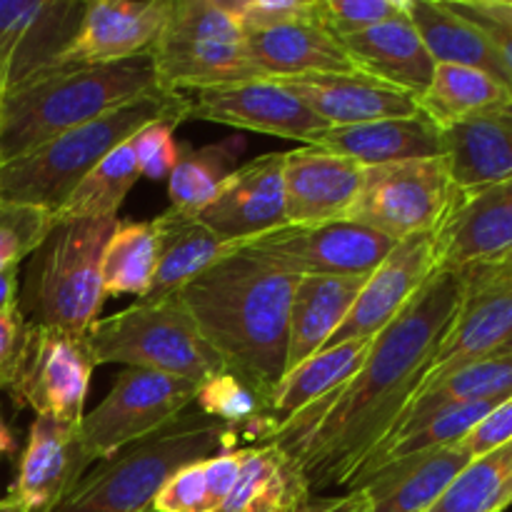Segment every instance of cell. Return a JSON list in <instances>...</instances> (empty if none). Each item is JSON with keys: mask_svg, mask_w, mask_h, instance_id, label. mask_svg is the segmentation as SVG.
Listing matches in <instances>:
<instances>
[{"mask_svg": "<svg viewBox=\"0 0 512 512\" xmlns=\"http://www.w3.org/2000/svg\"><path fill=\"white\" fill-rule=\"evenodd\" d=\"M463 288V270H435L408 308L373 340L353 378L273 425L255 445H275L313 495L353 488L423 388Z\"/></svg>", "mask_w": 512, "mask_h": 512, "instance_id": "1", "label": "cell"}, {"mask_svg": "<svg viewBox=\"0 0 512 512\" xmlns=\"http://www.w3.org/2000/svg\"><path fill=\"white\" fill-rule=\"evenodd\" d=\"M300 278L230 248L178 293L225 370L270 405L288 365L290 305Z\"/></svg>", "mask_w": 512, "mask_h": 512, "instance_id": "2", "label": "cell"}, {"mask_svg": "<svg viewBox=\"0 0 512 512\" xmlns=\"http://www.w3.org/2000/svg\"><path fill=\"white\" fill-rule=\"evenodd\" d=\"M158 90L165 88L150 55L38 75L0 95V163Z\"/></svg>", "mask_w": 512, "mask_h": 512, "instance_id": "3", "label": "cell"}, {"mask_svg": "<svg viewBox=\"0 0 512 512\" xmlns=\"http://www.w3.org/2000/svg\"><path fill=\"white\" fill-rule=\"evenodd\" d=\"M188 95L158 90L78 125L20 158L0 163V203L58 213L80 180L150 123L188 120Z\"/></svg>", "mask_w": 512, "mask_h": 512, "instance_id": "4", "label": "cell"}, {"mask_svg": "<svg viewBox=\"0 0 512 512\" xmlns=\"http://www.w3.org/2000/svg\"><path fill=\"white\" fill-rule=\"evenodd\" d=\"M238 440V428L188 410L160 433L95 463L48 512H150L155 495L175 470L220 448H238Z\"/></svg>", "mask_w": 512, "mask_h": 512, "instance_id": "5", "label": "cell"}, {"mask_svg": "<svg viewBox=\"0 0 512 512\" xmlns=\"http://www.w3.org/2000/svg\"><path fill=\"white\" fill-rule=\"evenodd\" d=\"M120 220H58L28 258L18 308L28 325L88 338L105 303L103 250Z\"/></svg>", "mask_w": 512, "mask_h": 512, "instance_id": "6", "label": "cell"}, {"mask_svg": "<svg viewBox=\"0 0 512 512\" xmlns=\"http://www.w3.org/2000/svg\"><path fill=\"white\" fill-rule=\"evenodd\" d=\"M85 340L95 365L118 363L195 385L225 370L178 295L153 303L140 300L110 318H98Z\"/></svg>", "mask_w": 512, "mask_h": 512, "instance_id": "7", "label": "cell"}, {"mask_svg": "<svg viewBox=\"0 0 512 512\" xmlns=\"http://www.w3.org/2000/svg\"><path fill=\"white\" fill-rule=\"evenodd\" d=\"M150 58L160 85L180 95L265 80L225 0H173Z\"/></svg>", "mask_w": 512, "mask_h": 512, "instance_id": "8", "label": "cell"}, {"mask_svg": "<svg viewBox=\"0 0 512 512\" xmlns=\"http://www.w3.org/2000/svg\"><path fill=\"white\" fill-rule=\"evenodd\" d=\"M458 198L443 158L375 165L363 168V185L345 220L400 243L413 235L438 233Z\"/></svg>", "mask_w": 512, "mask_h": 512, "instance_id": "9", "label": "cell"}, {"mask_svg": "<svg viewBox=\"0 0 512 512\" xmlns=\"http://www.w3.org/2000/svg\"><path fill=\"white\" fill-rule=\"evenodd\" d=\"M198 385L183 378L125 368L110 393L83 415L80 438L95 463L118 455L138 440L160 433L195 405Z\"/></svg>", "mask_w": 512, "mask_h": 512, "instance_id": "10", "label": "cell"}, {"mask_svg": "<svg viewBox=\"0 0 512 512\" xmlns=\"http://www.w3.org/2000/svg\"><path fill=\"white\" fill-rule=\"evenodd\" d=\"M395 245L378 230L353 220H335L323 225H283L230 248L245 250L295 278H365Z\"/></svg>", "mask_w": 512, "mask_h": 512, "instance_id": "11", "label": "cell"}, {"mask_svg": "<svg viewBox=\"0 0 512 512\" xmlns=\"http://www.w3.org/2000/svg\"><path fill=\"white\" fill-rule=\"evenodd\" d=\"M93 368L95 360L85 338L28 325L5 390L15 408L33 410L35 418L80 423Z\"/></svg>", "mask_w": 512, "mask_h": 512, "instance_id": "12", "label": "cell"}, {"mask_svg": "<svg viewBox=\"0 0 512 512\" xmlns=\"http://www.w3.org/2000/svg\"><path fill=\"white\" fill-rule=\"evenodd\" d=\"M463 273V300L435 353L423 388L440 383L485 355H493L512 333V265H473L463 268Z\"/></svg>", "mask_w": 512, "mask_h": 512, "instance_id": "13", "label": "cell"}, {"mask_svg": "<svg viewBox=\"0 0 512 512\" xmlns=\"http://www.w3.org/2000/svg\"><path fill=\"white\" fill-rule=\"evenodd\" d=\"M83 13L80 0H0V95L58 70Z\"/></svg>", "mask_w": 512, "mask_h": 512, "instance_id": "14", "label": "cell"}, {"mask_svg": "<svg viewBox=\"0 0 512 512\" xmlns=\"http://www.w3.org/2000/svg\"><path fill=\"white\" fill-rule=\"evenodd\" d=\"M188 118L318 145L330 125L278 80H250L188 95Z\"/></svg>", "mask_w": 512, "mask_h": 512, "instance_id": "15", "label": "cell"}, {"mask_svg": "<svg viewBox=\"0 0 512 512\" xmlns=\"http://www.w3.org/2000/svg\"><path fill=\"white\" fill-rule=\"evenodd\" d=\"M435 270H438L435 235H413L400 240L388 258L365 278L348 318L325 348L378 338L408 308L410 300L418 295Z\"/></svg>", "mask_w": 512, "mask_h": 512, "instance_id": "16", "label": "cell"}, {"mask_svg": "<svg viewBox=\"0 0 512 512\" xmlns=\"http://www.w3.org/2000/svg\"><path fill=\"white\" fill-rule=\"evenodd\" d=\"M285 153H268L238 165L213 200L198 213L200 223L235 245L260 238L285 223Z\"/></svg>", "mask_w": 512, "mask_h": 512, "instance_id": "17", "label": "cell"}, {"mask_svg": "<svg viewBox=\"0 0 512 512\" xmlns=\"http://www.w3.org/2000/svg\"><path fill=\"white\" fill-rule=\"evenodd\" d=\"M173 0H93L58 68L108 65L150 55L168 23Z\"/></svg>", "mask_w": 512, "mask_h": 512, "instance_id": "18", "label": "cell"}, {"mask_svg": "<svg viewBox=\"0 0 512 512\" xmlns=\"http://www.w3.org/2000/svg\"><path fill=\"white\" fill-rule=\"evenodd\" d=\"M93 465L95 460L80 438V423L35 418L8 498L15 500L23 512H48Z\"/></svg>", "mask_w": 512, "mask_h": 512, "instance_id": "19", "label": "cell"}, {"mask_svg": "<svg viewBox=\"0 0 512 512\" xmlns=\"http://www.w3.org/2000/svg\"><path fill=\"white\" fill-rule=\"evenodd\" d=\"M438 268L500 263L512 253V178L460 195L435 233Z\"/></svg>", "mask_w": 512, "mask_h": 512, "instance_id": "20", "label": "cell"}, {"mask_svg": "<svg viewBox=\"0 0 512 512\" xmlns=\"http://www.w3.org/2000/svg\"><path fill=\"white\" fill-rule=\"evenodd\" d=\"M363 185V168L338 153L305 145L288 150L283 165L285 223L323 225L345 220Z\"/></svg>", "mask_w": 512, "mask_h": 512, "instance_id": "21", "label": "cell"}, {"mask_svg": "<svg viewBox=\"0 0 512 512\" xmlns=\"http://www.w3.org/2000/svg\"><path fill=\"white\" fill-rule=\"evenodd\" d=\"M473 460L465 443L403 455L375 465L350 490H363L370 512H428Z\"/></svg>", "mask_w": 512, "mask_h": 512, "instance_id": "22", "label": "cell"}, {"mask_svg": "<svg viewBox=\"0 0 512 512\" xmlns=\"http://www.w3.org/2000/svg\"><path fill=\"white\" fill-rule=\"evenodd\" d=\"M278 83L298 95L330 128L423 115L415 95L365 73L303 75V78H288Z\"/></svg>", "mask_w": 512, "mask_h": 512, "instance_id": "23", "label": "cell"}, {"mask_svg": "<svg viewBox=\"0 0 512 512\" xmlns=\"http://www.w3.org/2000/svg\"><path fill=\"white\" fill-rule=\"evenodd\" d=\"M248 55L265 80L303 75L360 73L343 40L318 18L293 20L275 28L245 33Z\"/></svg>", "mask_w": 512, "mask_h": 512, "instance_id": "24", "label": "cell"}, {"mask_svg": "<svg viewBox=\"0 0 512 512\" xmlns=\"http://www.w3.org/2000/svg\"><path fill=\"white\" fill-rule=\"evenodd\" d=\"M440 140L460 195L512 178V105L440 128Z\"/></svg>", "mask_w": 512, "mask_h": 512, "instance_id": "25", "label": "cell"}, {"mask_svg": "<svg viewBox=\"0 0 512 512\" xmlns=\"http://www.w3.org/2000/svg\"><path fill=\"white\" fill-rule=\"evenodd\" d=\"M340 40L360 73L395 85L415 98H420L433 80L438 63L428 53L408 13Z\"/></svg>", "mask_w": 512, "mask_h": 512, "instance_id": "26", "label": "cell"}, {"mask_svg": "<svg viewBox=\"0 0 512 512\" xmlns=\"http://www.w3.org/2000/svg\"><path fill=\"white\" fill-rule=\"evenodd\" d=\"M318 145L330 153L353 160L360 168L405 163V160L443 158L440 128L428 115L330 128Z\"/></svg>", "mask_w": 512, "mask_h": 512, "instance_id": "27", "label": "cell"}, {"mask_svg": "<svg viewBox=\"0 0 512 512\" xmlns=\"http://www.w3.org/2000/svg\"><path fill=\"white\" fill-rule=\"evenodd\" d=\"M368 278V275H365ZM365 278H300L290 305L288 365L285 373L298 368L330 343L343 320L348 318Z\"/></svg>", "mask_w": 512, "mask_h": 512, "instance_id": "28", "label": "cell"}, {"mask_svg": "<svg viewBox=\"0 0 512 512\" xmlns=\"http://www.w3.org/2000/svg\"><path fill=\"white\" fill-rule=\"evenodd\" d=\"M158 235V268L153 285L143 300H163L178 295L195 275L223 258L230 243L220 240L210 228L200 223L198 215L168 208L153 218Z\"/></svg>", "mask_w": 512, "mask_h": 512, "instance_id": "29", "label": "cell"}, {"mask_svg": "<svg viewBox=\"0 0 512 512\" xmlns=\"http://www.w3.org/2000/svg\"><path fill=\"white\" fill-rule=\"evenodd\" d=\"M405 13L435 63L483 70L512 90L508 73L488 38L468 20L455 15L443 0H405Z\"/></svg>", "mask_w": 512, "mask_h": 512, "instance_id": "30", "label": "cell"}, {"mask_svg": "<svg viewBox=\"0 0 512 512\" xmlns=\"http://www.w3.org/2000/svg\"><path fill=\"white\" fill-rule=\"evenodd\" d=\"M418 105L438 128H448L493 110L510 108L512 90L483 70L438 63Z\"/></svg>", "mask_w": 512, "mask_h": 512, "instance_id": "31", "label": "cell"}, {"mask_svg": "<svg viewBox=\"0 0 512 512\" xmlns=\"http://www.w3.org/2000/svg\"><path fill=\"white\" fill-rule=\"evenodd\" d=\"M303 475L275 445L240 448V475L220 512H280L308 495Z\"/></svg>", "mask_w": 512, "mask_h": 512, "instance_id": "32", "label": "cell"}, {"mask_svg": "<svg viewBox=\"0 0 512 512\" xmlns=\"http://www.w3.org/2000/svg\"><path fill=\"white\" fill-rule=\"evenodd\" d=\"M370 345H373V340H355V343L333 345V348L320 350L313 358L300 363L298 368L285 373V378L280 380L278 390L273 395L270 423L278 425L283 420L293 418L295 413L308 408L315 400L325 398L330 390H335L345 380L353 378L360 365H363Z\"/></svg>", "mask_w": 512, "mask_h": 512, "instance_id": "33", "label": "cell"}, {"mask_svg": "<svg viewBox=\"0 0 512 512\" xmlns=\"http://www.w3.org/2000/svg\"><path fill=\"white\" fill-rule=\"evenodd\" d=\"M512 395V353H493L465 368L455 370L440 383L423 388L410 403L398 428L415 423L433 410L460 403H480V400H505ZM395 428V430H398Z\"/></svg>", "mask_w": 512, "mask_h": 512, "instance_id": "34", "label": "cell"}, {"mask_svg": "<svg viewBox=\"0 0 512 512\" xmlns=\"http://www.w3.org/2000/svg\"><path fill=\"white\" fill-rule=\"evenodd\" d=\"M140 180L133 145L123 143L105 155L70 193L63 208L55 213L58 220H103L118 218L120 205Z\"/></svg>", "mask_w": 512, "mask_h": 512, "instance_id": "35", "label": "cell"}, {"mask_svg": "<svg viewBox=\"0 0 512 512\" xmlns=\"http://www.w3.org/2000/svg\"><path fill=\"white\" fill-rule=\"evenodd\" d=\"M158 268V235L153 220H120L103 250L105 295H148Z\"/></svg>", "mask_w": 512, "mask_h": 512, "instance_id": "36", "label": "cell"}, {"mask_svg": "<svg viewBox=\"0 0 512 512\" xmlns=\"http://www.w3.org/2000/svg\"><path fill=\"white\" fill-rule=\"evenodd\" d=\"M243 140L230 138L218 145L188 148L183 145L178 165L168 178L170 208L198 215L218 195L228 175L235 170Z\"/></svg>", "mask_w": 512, "mask_h": 512, "instance_id": "37", "label": "cell"}, {"mask_svg": "<svg viewBox=\"0 0 512 512\" xmlns=\"http://www.w3.org/2000/svg\"><path fill=\"white\" fill-rule=\"evenodd\" d=\"M512 478V440L475 458L428 512H503L500 498Z\"/></svg>", "mask_w": 512, "mask_h": 512, "instance_id": "38", "label": "cell"}, {"mask_svg": "<svg viewBox=\"0 0 512 512\" xmlns=\"http://www.w3.org/2000/svg\"><path fill=\"white\" fill-rule=\"evenodd\" d=\"M195 405H198V413L228 428L248 430L250 425H265L270 420L268 400L230 370H223L200 383Z\"/></svg>", "mask_w": 512, "mask_h": 512, "instance_id": "39", "label": "cell"}, {"mask_svg": "<svg viewBox=\"0 0 512 512\" xmlns=\"http://www.w3.org/2000/svg\"><path fill=\"white\" fill-rule=\"evenodd\" d=\"M55 215L30 205L0 203V270L20 268L43 245Z\"/></svg>", "mask_w": 512, "mask_h": 512, "instance_id": "40", "label": "cell"}, {"mask_svg": "<svg viewBox=\"0 0 512 512\" xmlns=\"http://www.w3.org/2000/svg\"><path fill=\"white\" fill-rule=\"evenodd\" d=\"M320 20L338 38L363 33L388 20L403 18L405 0H318Z\"/></svg>", "mask_w": 512, "mask_h": 512, "instance_id": "41", "label": "cell"}, {"mask_svg": "<svg viewBox=\"0 0 512 512\" xmlns=\"http://www.w3.org/2000/svg\"><path fill=\"white\" fill-rule=\"evenodd\" d=\"M178 125L180 123H170V120L150 123L130 138L140 178L155 180V183L170 178V173L178 165L180 153H183V145L175 143V128Z\"/></svg>", "mask_w": 512, "mask_h": 512, "instance_id": "42", "label": "cell"}, {"mask_svg": "<svg viewBox=\"0 0 512 512\" xmlns=\"http://www.w3.org/2000/svg\"><path fill=\"white\" fill-rule=\"evenodd\" d=\"M443 3L488 38L512 85V18L505 13L503 3L500 0H443Z\"/></svg>", "mask_w": 512, "mask_h": 512, "instance_id": "43", "label": "cell"}, {"mask_svg": "<svg viewBox=\"0 0 512 512\" xmlns=\"http://www.w3.org/2000/svg\"><path fill=\"white\" fill-rule=\"evenodd\" d=\"M153 512H220L205 483L203 460L175 470L153 500Z\"/></svg>", "mask_w": 512, "mask_h": 512, "instance_id": "44", "label": "cell"}, {"mask_svg": "<svg viewBox=\"0 0 512 512\" xmlns=\"http://www.w3.org/2000/svg\"><path fill=\"white\" fill-rule=\"evenodd\" d=\"M225 5L245 33L318 18V0H225Z\"/></svg>", "mask_w": 512, "mask_h": 512, "instance_id": "45", "label": "cell"}, {"mask_svg": "<svg viewBox=\"0 0 512 512\" xmlns=\"http://www.w3.org/2000/svg\"><path fill=\"white\" fill-rule=\"evenodd\" d=\"M510 440H512V395L510 398H505L493 413L485 415L463 443L465 448L470 450L473 458H480V455L490 453V450L500 448V445L510 443Z\"/></svg>", "mask_w": 512, "mask_h": 512, "instance_id": "46", "label": "cell"}, {"mask_svg": "<svg viewBox=\"0 0 512 512\" xmlns=\"http://www.w3.org/2000/svg\"><path fill=\"white\" fill-rule=\"evenodd\" d=\"M203 473L215 505L223 510L225 500H228L230 490L235 488V480L240 475V448H220L218 453L208 455L203 460Z\"/></svg>", "mask_w": 512, "mask_h": 512, "instance_id": "47", "label": "cell"}, {"mask_svg": "<svg viewBox=\"0 0 512 512\" xmlns=\"http://www.w3.org/2000/svg\"><path fill=\"white\" fill-rule=\"evenodd\" d=\"M25 333H28V323H25L18 305L0 313V390H5V385H8L15 360L23 348Z\"/></svg>", "mask_w": 512, "mask_h": 512, "instance_id": "48", "label": "cell"}, {"mask_svg": "<svg viewBox=\"0 0 512 512\" xmlns=\"http://www.w3.org/2000/svg\"><path fill=\"white\" fill-rule=\"evenodd\" d=\"M280 512H370V503L360 488L343 495H303Z\"/></svg>", "mask_w": 512, "mask_h": 512, "instance_id": "49", "label": "cell"}, {"mask_svg": "<svg viewBox=\"0 0 512 512\" xmlns=\"http://www.w3.org/2000/svg\"><path fill=\"white\" fill-rule=\"evenodd\" d=\"M18 285H20L18 268L0 270V313H5V310L18 305Z\"/></svg>", "mask_w": 512, "mask_h": 512, "instance_id": "50", "label": "cell"}, {"mask_svg": "<svg viewBox=\"0 0 512 512\" xmlns=\"http://www.w3.org/2000/svg\"><path fill=\"white\" fill-rule=\"evenodd\" d=\"M18 450V440H15L13 430L8 428V423L3 420V413H0V458H10Z\"/></svg>", "mask_w": 512, "mask_h": 512, "instance_id": "51", "label": "cell"}, {"mask_svg": "<svg viewBox=\"0 0 512 512\" xmlns=\"http://www.w3.org/2000/svg\"><path fill=\"white\" fill-rule=\"evenodd\" d=\"M512 505V478L508 480V485H505L503 490V498H500V510H508Z\"/></svg>", "mask_w": 512, "mask_h": 512, "instance_id": "52", "label": "cell"}, {"mask_svg": "<svg viewBox=\"0 0 512 512\" xmlns=\"http://www.w3.org/2000/svg\"><path fill=\"white\" fill-rule=\"evenodd\" d=\"M0 512H23V508H20V505L15 503V500L3 498V500H0Z\"/></svg>", "mask_w": 512, "mask_h": 512, "instance_id": "53", "label": "cell"}, {"mask_svg": "<svg viewBox=\"0 0 512 512\" xmlns=\"http://www.w3.org/2000/svg\"><path fill=\"white\" fill-rule=\"evenodd\" d=\"M495 353H512V333L508 335V338H505V343L500 345V348L495 350Z\"/></svg>", "mask_w": 512, "mask_h": 512, "instance_id": "54", "label": "cell"}, {"mask_svg": "<svg viewBox=\"0 0 512 512\" xmlns=\"http://www.w3.org/2000/svg\"><path fill=\"white\" fill-rule=\"evenodd\" d=\"M500 3H503L505 13H508V15H510V18H512V0H500Z\"/></svg>", "mask_w": 512, "mask_h": 512, "instance_id": "55", "label": "cell"}, {"mask_svg": "<svg viewBox=\"0 0 512 512\" xmlns=\"http://www.w3.org/2000/svg\"><path fill=\"white\" fill-rule=\"evenodd\" d=\"M500 263H510V265H512V253H510L508 258H505V260H500Z\"/></svg>", "mask_w": 512, "mask_h": 512, "instance_id": "56", "label": "cell"}]
</instances>
